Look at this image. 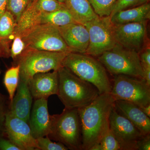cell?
I'll return each instance as SVG.
<instances>
[{"instance_id":"cell-9","label":"cell","mask_w":150,"mask_h":150,"mask_svg":"<svg viewBox=\"0 0 150 150\" xmlns=\"http://www.w3.org/2000/svg\"><path fill=\"white\" fill-rule=\"evenodd\" d=\"M84 25L89 36L88 48L85 54L99 56L112 49L117 43L110 16L98 17Z\"/></svg>"},{"instance_id":"cell-5","label":"cell","mask_w":150,"mask_h":150,"mask_svg":"<svg viewBox=\"0 0 150 150\" xmlns=\"http://www.w3.org/2000/svg\"><path fill=\"white\" fill-rule=\"evenodd\" d=\"M69 53L24 50L14 61L19 66L20 79L28 82L36 74L58 71Z\"/></svg>"},{"instance_id":"cell-37","label":"cell","mask_w":150,"mask_h":150,"mask_svg":"<svg viewBox=\"0 0 150 150\" xmlns=\"http://www.w3.org/2000/svg\"><path fill=\"white\" fill-rule=\"evenodd\" d=\"M142 109L143 110V112H144L149 117H150V104L142 108Z\"/></svg>"},{"instance_id":"cell-34","label":"cell","mask_w":150,"mask_h":150,"mask_svg":"<svg viewBox=\"0 0 150 150\" xmlns=\"http://www.w3.org/2000/svg\"><path fill=\"white\" fill-rule=\"evenodd\" d=\"M137 150H150V134L143 136L137 141Z\"/></svg>"},{"instance_id":"cell-14","label":"cell","mask_w":150,"mask_h":150,"mask_svg":"<svg viewBox=\"0 0 150 150\" xmlns=\"http://www.w3.org/2000/svg\"><path fill=\"white\" fill-rule=\"evenodd\" d=\"M58 28L71 52L86 54L88 48L89 36L84 25L74 22Z\"/></svg>"},{"instance_id":"cell-2","label":"cell","mask_w":150,"mask_h":150,"mask_svg":"<svg viewBox=\"0 0 150 150\" xmlns=\"http://www.w3.org/2000/svg\"><path fill=\"white\" fill-rule=\"evenodd\" d=\"M58 73L59 83L57 95L65 108L84 107L100 94L96 87L78 77L66 67H61Z\"/></svg>"},{"instance_id":"cell-15","label":"cell","mask_w":150,"mask_h":150,"mask_svg":"<svg viewBox=\"0 0 150 150\" xmlns=\"http://www.w3.org/2000/svg\"><path fill=\"white\" fill-rule=\"evenodd\" d=\"M59 83L58 71L36 74L28 82L30 91L35 100L57 95Z\"/></svg>"},{"instance_id":"cell-33","label":"cell","mask_w":150,"mask_h":150,"mask_svg":"<svg viewBox=\"0 0 150 150\" xmlns=\"http://www.w3.org/2000/svg\"><path fill=\"white\" fill-rule=\"evenodd\" d=\"M0 136V150H21L18 146L14 144L8 139L3 138Z\"/></svg>"},{"instance_id":"cell-25","label":"cell","mask_w":150,"mask_h":150,"mask_svg":"<svg viewBox=\"0 0 150 150\" xmlns=\"http://www.w3.org/2000/svg\"><path fill=\"white\" fill-rule=\"evenodd\" d=\"M35 9L38 13L51 12L66 7L64 4L57 0H33Z\"/></svg>"},{"instance_id":"cell-11","label":"cell","mask_w":150,"mask_h":150,"mask_svg":"<svg viewBox=\"0 0 150 150\" xmlns=\"http://www.w3.org/2000/svg\"><path fill=\"white\" fill-rule=\"evenodd\" d=\"M5 136L21 150H39L29 124L8 111L4 124Z\"/></svg>"},{"instance_id":"cell-35","label":"cell","mask_w":150,"mask_h":150,"mask_svg":"<svg viewBox=\"0 0 150 150\" xmlns=\"http://www.w3.org/2000/svg\"><path fill=\"white\" fill-rule=\"evenodd\" d=\"M144 72V79L148 84L150 85V68L146 67L142 68Z\"/></svg>"},{"instance_id":"cell-13","label":"cell","mask_w":150,"mask_h":150,"mask_svg":"<svg viewBox=\"0 0 150 150\" xmlns=\"http://www.w3.org/2000/svg\"><path fill=\"white\" fill-rule=\"evenodd\" d=\"M28 124L33 137L35 139L48 136L51 131V115L48 112L47 99L35 100Z\"/></svg>"},{"instance_id":"cell-6","label":"cell","mask_w":150,"mask_h":150,"mask_svg":"<svg viewBox=\"0 0 150 150\" xmlns=\"http://www.w3.org/2000/svg\"><path fill=\"white\" fill-rule=\"evenodd\" d=\"M98 59L112 75H127L144 79L139 53L126 49L118 43L98 56Z\"/></svg>"},{"instance_id":"cell-30","label":"cell","mask_w":150,"mask_h":150,"mask_svg":"<svg viewBox=\"0 0 150 150\" xmlns=\"http://www.w3.org/2000/svg\"><path fill=\"white\" fill-rule=\"evenodd\" d=\"M8 110L9 108H6L4 99L0 94V136H5V121Z\"/></svg>"},{"instance_id":"cell-4","label":"cell","mask_w":150,"mask_h":150,"mask_svg":"<svg viewBox=\"0 0 150 150\" xmlns=\"http://www.w3.org/2000/svg\"><path fill=\"white\" fill-rule=\"evenodd\" d=\"M48 137L71 150H82V129L78 108H65L51 115V131Z\"/></svg>"},{"instance_id":"cell-22","label":"cell","mask_w":150,"mask_h":150,"mask_svg":"<svg viewBox=\"0 0 150 150\" xmlns=\"http://www.w3.org/2000/svg\"><path fill=\"white\" fill-rule=\"evenodd\" d=\"M16 22L13 15L6 10L0 17V39L11 41L13 39Z\"/></svg>"},{"instance_id":"cell-39","label":"cell","mask_w":150,"mask_h":150,"mask_svg":"<svg viewBox=\"0 0 150 150\" xmlns=\"http://www.w3.org/2000/svg\"><path fill=\"white\" fill-rule=\"evenodd\" d=\"M57 1L60 3H64V0H57Z\"/></svg>"},{"instance_id":"cell-1","label":"cell","mask_w":150,"mask_h":150,"mask_svg":"<svg viewBox=\"0 0 150 150\" xmlns=\"http://www.w3.org/2000/svg\"><path fill=\"white\" fill-rule=\"evenodd\" d=\"M111 94H100L88 105L78 108L82 129V150L99 143L110 129L109 118L115 106Z\"/></svg>"},{"instance_id":"cell-36","label":"cell","mask_w":150,"mask_h":150,"mask_svg":"<svg viewBox=\"0 0 150 150\" xmlns=\"http://www.w3.org/2000/svg\"><path fill=\"white\" fill-rule=\"evenodd\" d=\"M7 0H0V17L6 10Z\"/></svg>"},{"instance_id":"cell-21","label":"cell","mask_w":150,"mask_h":150,"mask_svg":"<svg viewBox=\"0 0 150 150\" xmlns=\"http://www.w3.org/2000/svg\"><path fill=\"white\" fill-rule=\"evenodd\" d=\"M20 78V67L16 64L7 70L4 77V83L9 96L10 102L12 101L18 86Z\"/></svg>"},{"instance_id":"cell-7","label":"cell","mask_w":150,"mask_h":150,"mask_svg":"<svg viewBox=\"0 0 150 150\" xmlns=\"http://www.w3.org/2000/svg\"><path fill=\"white\" fill-rule=\"evenodd\" d=\"M25 50L51 52H71L60 34L58 27L40 24L30 28L21 35Z\"/></svg>"},{"instance_id":"cell-16","label":"cell","mask_w":150,"mask_h":150,"mask_svg":"<svg viewBox=\"0 0 150 150\" xmlns=\"http://www.w3.org/2000/svg\"><path fill=\"white\" fill-rule=\"evenodd\" d=\"M16 94L10 102L8 111L12 115L28 123L33 98L28 82L19 79Z\"/></svg>"},{"instance_id":"cell-17","label":"cell","mask_w":150,"mask_h":150,"mask_svg":"<svg viewBox=\"0 0 150 150\" xmlns=\"http://www.w3.org/2000/svg\"><path fill=\"white\" fill-rule=\"evenodd\" d=\"M115 109L134 124L143 135L150 133V119L138 105L123 100H116Z\"/></svg>"},{"instance_id":"cell-27","label":"cell","mask_w":150,"mask_h":150,"mask_svg":"<svg viewBox=\"0 0 150 150\" xmlns=\"http://www.w3.org/2000/svg\"><path fill=\"white\" fill-rule=\"evenodd\" d=\"M39 150H67L68 148L60 142H54L46 136L36 139Z\"/></svg>"},{"instance_id":"cell-31","label":"cell","mask_w":150,"mask_h":150,"mask_svg":"<svg viewBox=\"0 0 150 150\" xmlns=\"http://www.w3.org/2000/svg\"><path fill=\"white\" fill-rule=\"evenodd\" d=\"M140 62L142 68L146 67L150 68V48L147 47L143 49L139 53Z\"/></svg>"},{"instance_id":"cell-19","label":"cell","mask_w":150,"mask_h":150,"mask_svg":"<svg viewBox=\"0 0 150 150\" xmlns=\"http://www.w3.org/2000/svg\"><path fill=\"white\" fill-rule=\"evenodd\" d=\"M74 22H76L65 7L51 12L39 13L32 20L28 29L38 25L50 24L60 27Z\"/></svg>"},{"instance_id":"cell-38","label":"cell","mask_w":150,"mask_h":150,"mask_svg":"<svg viewBox=\"0 0 150 150\" xmlns=\"http://www.w3.org/2000/svg\"><path fill=\"white\" fill-rule=\"evenodd\" d=\"M149 0H138L137 3H136V5L134 6V7L144 4H146V3L149 2Z\"/></svg>"},{"instance_id":"cell-3","label":"cell","mask_w":150,"mask_h":150,"mask_svg":"<svg viewBox=\"0 0 150 150\" xmlns=\"http://www.w3.org/2000/svg\"><path fill=\"white\" fill-rule=\"evenodd\" d=\"M62 66L96 87L100 94L111 92L112 84L106 69L98 59L92 56L70 52L64 59Z\"/></svg>"},{"instance_id":"cell-32","label":"cell","mask_w":150,"mask_h":150,"mask_svg":"<svg viewBox=\"0 0 150 150\" xmlns=\"http://www.w3.org/2000/svg\"><path fill=\"white\" fill-rule=\"evenodd\" d=\"M10 42L8 40L0 39V58H8L11 57Z\"/></svg>"},{"instance_id":"cell-28","label":"cell","mask_w":150,"mask_h":150,"mask_svg":"<svg viewBox=\"0 0 150 150\" xmlns=\"http://www.w3.org/2000/svg\"><path fill=\"white\" fill-rule=\"evenodd\" d=\"M25 43L21 36H14L13 41L10 49L11 57L14 61L16 60L24 51Z\"/></svg>"},{"instance_id":"cell-29","label":"cell","mask_w":150,"mask_h":150,"mask_svg":"<svg viewBox=\"0 0 150 150\" xmlns=\"http://www.w3.org/2000/svg\"><path fill=\"white\" fill-rule=\"evenodd\" d=\"M138 0H117L110 16L119 11L134 7Z\"/></svg>"},{"instance_id":"cell-10","label":"cell","mask_w":150,"mask_h":150,"mask_svg":"<svg viewBox=\"0 0 150 150\" xmlns=\"http://www.w3.org/2000/svg\"><path fill=\"white\" fill-rule=\"evenodd\" d=\"M109 126L121 150H137V141L144 135L129 119L118 112L115 107L110 114Z\"/></svg>"},{"instance_id":"cell-23","label":"cell","mask_w":150,"mask_h":150,"mask_svg":"<svg viewBox=\"0 0 150 150\" xmlns=\"http://www.w3.org/2000/svg\"><path fill=\"white\" fill-rule=\"evenodd\" d=\"M117 0H88L99 17L110 16Z\"/></svg>"},{"instance_id":"cell-20","label":"cell","mask_w":150,"mask_h":150,"mask_svg":"<svg viewBox=\"0 0 150 150\" xmlns=\"http://www.w3.org/2000/svg\"><path fill=\"white\" fill-rule=\"evenodd\" d=\"M64 4L76 22L84 24L99 17L88 0H64Z\"/></svg>"},{"instance_id":"cell-12","label":"cell","mask_w":150,"mask_h":150,"mask_svg":"<svg viewBox=\"0 0 150 150\" xmlns=\"http://www.w3.org/2000/svg\"><path fill=\"white\" fill-rule=\"evenodd\" d=\"M147 22L113 25L116 43L126 49L139 53L144 45Z\"/></svg>"},{"instance_id":"cell-26","label":"cell","mask_w":150,"mask_h":150,"mask_svg":"<svg viewBox=\"0 0 150 150\" xmlns=\"http://www.w3.org/2000/svg\"><path fill=\"white\" fill-rule=\"evenodd\" d=\"M99 143L102 150H121L119 143L110 129L105 133Z\"/></svg>"},{"instance_id":"cell-24","label":"cell","mask_w":150,"mask_h":150,"mask_svg":"<svg viewBox=\"0 0 150 150\" xmlns=\"http://www.w3.org/2000/svg\"><path fill=\"white\" fill-rule=\"evenodd\" d=\"M33 1V0H7L6 10L13 15L16 23Z\"/></svg>"},{"instance_id":"cell-8","label":"cell","mask_w":150,"mask_h":150,"mask_svg":"<svg viewBox=\"0 0 150 150\" xmlns=\"http://www.w3.org/2000/svg\"><path fill=\"white\" fill-rule=\"evenodd\" d=\"M110 93L115 100H125L141 108L150 104V85L141 78L114 75Z\"/></svg>"},{"instance_id":"cell-18","label":"cell","mask_w":150,"mask_h":150,"mask_svg":"<svg viewBox=\"0 0 150 150\" xmlns=\"http://www.w3.org/2000/svg\"><path fill=\"white\" fill-rule=\"evenodd\" d=\"M110 17L114 25L147 21L150 18V4L148 2L132 8L119 11Z\"/></svg>"}]
</instances>
